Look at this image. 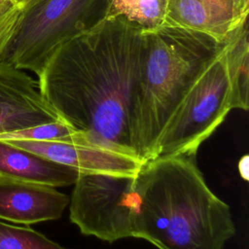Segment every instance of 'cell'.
Wrapping results in <instances>:
<instances>
[{
  "instance_id": "6da1fadb",
  "label": "cell",
  "mask_w": 249,
  "mask_h": 249,
  "mask_svg": "<svg viewBox=\"0 0 249 249\" xmlns=\"http://www.w3.org/2000/svg\"><path fill=\"white\" fill-rule=\"evenodd\" d=\"M141 51L138 26L122 17L106 18L55 51L37 76L39 89L91 145L136 157L129 122Z\"/></svg>"
},
{
  "instance_id": "7a4b0ae2",
  "label": "cell",
  "mask_w": 249,
  "mask_h": 249,
  "mask_svg": "<svg viewBox=\"0 0 249 249\" xmlns=\"http://www.w3.org/2000/svg\"><path fill=\"white\" fill-rule=\"evenodd\" d=\"M234 234L231 208L210 190L196 157L143 162L135 176L131 237L158 249H223Z\"/></svg>"
},
{
  "instance_id": "3957f363",
  "label": "cell",
  "mask_w": 249,
  "mask_h": 249,
  "mask_svg": "<svg viewBox=\"0 0 249 249\" xmlns=\"http://www.w3.org/2000/svg\"><path fill=\"white\" fill-rule=\"evenodd\" d=\"M226 43L188 29L162 25L142 30L129 138L143 162L156 158L157 143L183 98Z\"/></svg>"
},
{
  "instance_id": "277c9868",
  "label": "cell",
  "mask_w": 249,
  "mask_h": 249,
  "mask_svg": "<svg viewBox=\"0 0 249 249\" xmlns=\"http://www.w3.org/2000/svg\"><path fill=\"white\" fill-rule=\"evenodd\" d=\"M110 0H31L0 43V61L39 76L62 45L107 18Z\"/></svg>"
},
{
  "instance_id": "5b68a950",
  "label": "cell",
  "mask_w": 249,
  "mask_h": 249,
  "mask_svg": "<svg viewBox=\"0 0 249 249\" xmlns=\"http://www.w3.org/2000/svg\"><path fill=\"white\" fill-rule=\"evenodd\" d=\"M231 110V87L224 49L168 120L157 143L156 158L196 157L199 146L219 127Z\"/></svg>"
},
{
  "instance_id": "8992f818",
  "label": "cell",
  "mask_w": 249,
  "mask_h": 249,
  "mask_svg": "<svg viewBox=\"0 0 249 249\" xmlns=\"http://www.w3.org/2000/svg\"><path fill=\"white\" fill-rule=\"evenodd\" d=\"M135 176L79 173L68 206L81 233L107 242L131 237Z\"/></svg>"
},
{
  "instance_id": "52a82bcc",
  "label": "cell",
  "mask_w": 249,
  "mask_h": 249,
  "mask_svg": "<svg viewBox=\"0 0 249 249\" xmlns=\"http://www.w3.org/2000/svg\"><path fill=\"white\" fill-rule=\"evenodd\" d=\"M61 120L25 70L0 61V136Z\"/></svg>"
},
{
  "instance_id": "ba28073f",
  "label": "cell",
  "mask_w": 249,
  "mask_h": 249,
  "mask_svg": "<svg viewBox=\"0 0 249 249\" xmlns=\"http://www.w3.org/2000/svg\"><path fill=\"white\" fill-rule=\"evenodd\" d=\"M249 0H167L164 25L226 43L247 21Z\"/></svg>"
},
{
  "instance_id": "9c48e42d",
  "label": "cell",
  "mask_w": 249,
  "mask_h": 249,
  "mask_svg": "<svg viewBox=\"0 0 249 249\" xmlns=\"http://www.w3.org/2000/svg\"><path fill=\"white\" fill-rule=\"evenodd\" d=\"M3 141L67 165L80 173L135 175L143 164L136 157L89 144L38 140Z\"/></svg>"
},
{
  "instance_id": "30bf717a",
  "label": "cell",
  "mask_w": 249,
  "mask_h": 249,
  "mask_svg": "<svg viewBox=\"0 0 249 249\" xmlns=\"http://www.w3.org/2000/svg\"><path fill=\"white\" fill-rule=\"evenodd\" d=\"M69 196L54 187L0 178V220L32 225L59 219Z\"/></svg>"
},
{
  "instance_id": "8fae6325",
  "label": "cell",
  "mask_w": 249,
  "mask_h": 249,
  "mask_svg": "<svg viewBox=\"0 0 249 249\" xmlns=\"http://www.w3.org/2000/svg\"><path fill=\"white\" fill-rule=\"evenodd\" d=\"M79 173L67 165L0 140V178L56 188L73 185Z\"/></svg>"
},
{
  "instance_id": "7c38bea8",
  "label": "cell",
  "mask_w": 249,
  "mask_h": 249,
  "mask_svg": "<svg viewBox=\"0 0 249 249\" xmlns=\"http://www.w3.org/2000/svg\"><path fill=\"white\" fill-rule=\"evenodd\" d=\"M225 55L231 87V107L247 111L249 107L248 24H242L227 42Z\"/></svg>"
},
{
  "instance_id": "4fadbf2b",
  "label": "cell",
  "mask_w": 249,
  "mask_h": 249,
  "mask_svg": "<svg viewBox=\"0 0 249 249\" xmlns=\"http://www.w3.org/2000/svg\"><path fill=\"white\" fill-rule=\"evenodd\" d=\"M167 0H110L107 18L122 17L141 30L164 25Z\"/></svg>"
},
{
  "instance_id": "5bb4252c",
  "label": "cell",
  "mask_w": 249,
  "mask_h": 249,
  "mask_svg": "<svg viewBox=\"0 0 249 249\" xmlns=\"http://www.w3.org/2000/svg\"><path fill=\"white\" fill-rule=\"evenodd\" d=\"M0 140L57 141L73 144H89L86 134L67 124L62 120L39 124L20 131L0 136Z\"/></svg>"
},
{
  "instance_id": "9a60e30c",
  "label": "cell",
  "mask_w": 249,
  "mask_h": 249,
  "mask_svg": "<svg viewBox=\"0 0 249 249\" xmlns=\"http://www.w3.org/2000/svg\"><path fill=\"white\" fill-rule=\"evenodd\" d=\"M0 249H68L43 233L0 220Z\"/></svg>"
},
{
  "instance_id": "2e32d148",
  "label": "cell",
  "mask_w": 249,
  "mask_h": 249,
  "mask_svg": "<svg viewBox=\"0 0 249 249\" xmlns=\"http://www.w3.org/2000/svg\"><path fill=\"white\" fill-rule=\"evenodd\" d=\"M19 10V6L14 1L0 0V43L10 32Z\"/></svg>"
}]
</instances>
